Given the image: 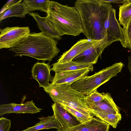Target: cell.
Wrapping results in <instances>:
<instances>
[{"instance_id": "obj_1", "label": "cell", "mask_w": 131, "mask_h": 131, "mask_svg": "<svg viewBox=\"0 0 131 131\" xmlns=\"http://www.w3.org/2000/svg\"><path fill=\"white\" fill-rule=\"evenodd\" d=\"M74 7L80 14L82 33L87 39L99 41L106 40L104 24L110 10L113 7L111 4L100 0H77Z\"/></svg>"}, {"instance_id": "obj_2", "label": "cell", "mask_w": 131, "mask_h": 131, "mask_svg": "<svg viewBox=\"0 0 131 131\" xmlns=\"http://www.w3.org/2000/svg\"><path fill=\"white\" fill-rule=\"evenodd\" d=\"M57 40L42 32H33L8 50L14 53L15 57L26 56L38 60L50 62L60 52Z\"/></svg>"}, {"instance_id": "obj_3", "label": "cell", "mask_w": 131, "mask_h": 131, "mask_svg": "<svg viewBox=\"0 0 131 131\" xmlns=\"http://www.w3.org/2000/svg\"><path fill=\"white\" fill-rule=\"evenodd\" d=\"M46 17L50 24L61 36H79L82 32L80 14L75 8L50 1Z\"/></svg>"}, {"instance_id": "obj_4", "label": "cell", "mask_w": 131, "mask_h": 131, "mask_svg": "<svg viewBox=\"0 0 131 131\" xmlns=\"http://www.w3.org/2000/svg\"><path fill=\"white\" fill-rule=\"evenodd\" d=\"M71 83L56 85L50 83L43 89L54 103L65 105L85 115L93 117L86 105V96L72 89Z\"/></svg>"}, {"instance_id": "obj_5", "label": "cell", "mask_w": 131, "mask_h": 131, "mask_svg": "<svg viewBox=\"0 0 131 131\" xmlns=\"http://www.w3.org/2000/svg\"><path fill=\"white\" fill-rule=\"evenodd\" d=\"M124 64L116 62L107 67L94 74L80 78L72 83L71 87L74 90L85 96L89 95L101 85L121 72Z\"/></svg>"}, {"instance_id": "obj_6", "label": "cell", "mask_w": 131, "mask_h": 131, "mask_svg": "<svg viewBox=\"0 0 131 131\" xmlns=\"http://www.w3.org/2000/svg\"><path fill=\"white\" fill-rule=\"evenodd\" d=\"M0 49L10 48L30 33L28 26L7 27L0 30Z\"/></svg>"}, {"instance_id": "obj_7", "label": "cell", "mask_w": 131, "mask_h": 131, "mask_svg": "<svg viewBox=\"0 0 131 131\" xmlns=\"http://www.w3.org/2000/svg\"><path fill=\"white\" fill-rule=\"evenodd\" d=\"M106 38L109 46L113 42L119 41L123 47L126 48L124 29L116 17V10L112 7L110 10L104 24Z\"/></svg>"}, {"instance_id": "obj_8", "label": "cell", "mask_w": 131, "mask_h": 131, "mask_svg": "<svg viewBox=\"0 0 131 131\" xmlns=\"http://www.w3.org/2000/svg\"><path fill=\"white\" fill-rule=\"evenodd\" d=\"M109 46L105 39L96 43L74 58L73 62L91 64L97 63L104 49Z\"/></svg>"}, {"instance_id": "obj_9", "label": "cell", "mask_w": 131, "mask_h": 131, "mask_svg": "<svg viewBox=\"0 0 131 131\" xmlns=\"http://www.w3.org/2000/svg\"><path fill=\"white\" fill-rule=\"evenodd\" d=\"M42 110L36 107L32 100L20 104L11 103L0 105V115L12 113L35 114Z\"/></svg>"}, {"instance_id": "obj_10", "label": "cell", "mask_w": 131, "mask_h": 131, "mask_svg": "<svg viewBox=\"0 0 131 131\" xmlns=\"http://www.w3.org/2000/svg\"><path fill=\"white\" fill-rule=\"evenodd\" d=\"M100 41L85 39H80L69 50L63 53L56 62L61 64L71 61L77 56Z\"/></svg>"}, {"instance_id": "obj_11", "label": "cell", "mask_w": 131, "mask_h": 131, "mask_svg": "<svg viewBox=\"0 0 131 131\" xmlns=\"http://www.w3.org/2000/svg\"><path fill=\"white\" fill-rule=\"evenodd\" d=\"M51 70L49 63L38 62L34 64L31 69L32 76L33 79L38 82L40 87L44 88L49 85V82L51 80Z\"/></svg>"}, {"instance_id": "obj_12", "label": "cell", "mask_w": 131, "mask_h": 131, "mask_svg": "<svg viewBox=\"0 0 131 131\" xmlns=\"http://www.w3.org/2000/svg\"><path fill=\"white\" fill-rule=\"evenodd\" d=\"M110 126L99 118L93 117L85 123L71 127L61 128L55 131H108Z\"/></svg>"}, {"instance_id": "obj_13", "label": "cell", "mask_w": 131, "mask_h": 131, "mask_svg": "<svg viewBox=\"0 0 131 131\" xmlns=\"http://www.w3.org/2000/svg\"><path fill=\"white\" fill-rule=\"evenodd\" d=\"M89 69H85L75 71L55 73L51 84L54 85L72 83L80 78L87 76Z\"/></svg>"}, {"instance_id": "obj_14", "label": "cell", "mask_w": 131, "mask_h": 131, "mask_svg": "<svg viewBox=\"0 0 131 131\" xmlns=\"http://www.w3.org/2000/svg\"><path fill=\"white\" fill-rule=\"evenodd\" d=\"M104 99L99 102H91L85 101L90 110L120 113L119 108L115 103L110 93L104 92Z\"/></svg>"}, {"instance_id": "obj_15", "label": "cell", "mask_w": 131, "mask_h": 131, "mask_svg": "<svg viewBox=\"0 0 131 131\" xmlns=\"http://www.w3.org/2000/svg\"><path fill=\"white\" fill-rule=\"evenodd\" d=\"M51 107L53 113V115L60 124L62 128L71 127L81 123L59 104L54 103L52 104Z\"/></svg>"}, {"instance_id": "obj_16", "label": "cell", "mask_w": 131, "mask_h": 131, "mask_svg": "<svg viewBox=\"0 0 131 131\" xmlns=\"http://www.w3.org/2000/svg\"><path fill=\"white\" fill-rule=\"evenodd\" d=\"M28 14L35 20L38 28L44 34L57 40L62 39L61 36L49 23L46 17H42L38 13L29 12Z\"/></svg>"}, {"instance_id": "obj_17", "label": "cell", "mask_w": 131, "mask_h": 131, "mask_svg": "<svg viewBox=\"0 0 131 131\" xmlns=\"http://www.w3.org/2000/svg\"><path fill=\"white\" fill-rule=\"evenodd\" d=\"M40 121L34 126L27 128L21 131H37L43 129L56 128L60 129L61 126L53 115L47 117L42 116L38 117Z\"/></svg>"}, {"instance_id": "obj_18", "label": "cell", "mask_w": 131, "mask_h": 131, "mask_svg": "<svg viewBox=\"0 0 131 131\" xmlns=\"http://www.w3.org/2000/svg\"><path fill=\"white\" fill-rule=\"evenodd\" d=\"M93 65L91 64L78 62L72 61L61 64L56 62L51 65L52 67L51 68V70L55 73H57L88 69L92 71L93 69Z\"/></svg>"}, {"instance_id": "obj_19", "label": "cell", "mask_w": 131, "mask_h": 131, "mask_svg": "<svg viewBox=\"0 0 131 131\" xmlns=\"http://www.w3.org/2000/svg\"><path fill=\"white\" fill-rule=\"evenodd\" d=\"M30 11L25 3L22 2L16 4L0 14V21L7 18L19 17L23 18L26 15L28 14Z\"/></svg>"}, {"instance_id": "obj_20", "label": "cell", "mask_w": 131, "mask_h": 131, "mask_svg": "<svg viewBox=\"0 0 131 131\" xmlns=\"http://www.w3.org/2000/svg\"><path fill=\"white\" fill-rule=\"evenodd\" d=\"M93 116H95L116 128L117 124L121 120L122 116L120 113H114L102 111L90 110Z\"/></svg>"}, {"instance_id": "obj_21", "label": "cell", "mask_w": 131, "mask_h": 131, "mask_svg": "<svg viewBox=\"0 0 131 131\" xmlns=\"http://www.w3.org/2000/svg\"><path fill=\"white\" fill-rule=\"evenodd\" d=\"M119 6V24L125 28L131 18V0H124Z\"/></svg>"}, {"instance_id": "obj_22", "label": "cell", "mask_w": 131, "mask_h": 131, "mask_svg": "<svg viewBox=\"0 0 131 131\" xmlns=\"http://www.w3.org/2000/svg\"><path fill=\"white\" fill-rule=\"evenodd\" d=\"M30 12L38 10L48 13L50 1L48 0H24Z\"/></svg>"}, {"instance_id": "obj_23", "label": "cell", "mask_w": 131, "mask_h": 131, "mask_svg": "<svg viewBox=\"0 0 131 131\" xmlns=\"http://www.w3.org/2000/svg\"><path fill=\"white\" fill-rule=\"evenodd\" d=\"M59 105L68 112L74 117L81 123H84L88 122L93 117L85 115L78 111L65 105Z\"/></svg>"}, {"instance_id": "obj_24", "label": "cell", "mask_w": 131, "mask_h": 131, "mask_svg": "<svg viewBox=\"0 0 131 131\" xmlns=\"http://www.w3.org/2000/svg\"><path fill=\"white\" fill-rule=\"evenodd\" d=\"M104 98V92L99 93L96 90L86 96L85 101L91 102H97L102 101Z\"/></svg>"}, {"instance_id": "obj_25", "label": "cell", "mask_w": 131, "mask_h": 131, "mask_svg": "<svg viewBox=\"0 0 131 131\" xmlns=\"http://www.w3.org/2000/svg\"><path fill=\"white\" fill-rule=\"evenodd\" d=\"M124 32L126 48L131 50V18L126 27L123 28Z\"/></svg>"}, {"instance_id": "obj_26", "label": "cell", "mask_w": 131, "mask_h": 131, "mask_svg": "<svg viewBox=\"0 0 131 131\" xmlns=\"http://www.w3.org/2000/svg\"><path fill=\"white\" fill-rule=\"evenodd\" d=\"M11 126L10 119L4 117L0 118V131H9Z\"/></svg>"}, {"instance_id": "obj_27", "label": "cell", "mask_w": 131, "mask_h": 131, "mask_svg": "<svg viewBox=\"0 0 131 131\" xmlns=\"http://www.w3.org/2000/svg\"><path fill=\"white\" fill-rule=\"evenodd\" d=\"M22 0H9L7 2L1 9L0 13H1L13 6L19 3H20Z\"/></svg>"}, {"instance_id": "obj_28", "label": "cell", "mask_w": 131, "mask_h": 131, "mask_svg": "<svg viewBox=\"0 0 131 131\" xmlns=\"http://www.w3.org/2000/svg\"><path fill=\"white\" fill-rule=\"evenodd\" d=\"M124 0H100L103 2L106 3H122Z\"/></svg>"}, {"instance_id": "obj_29", "label": "cell", "mask_w": 131, "mask_h": 131, "mask_svg": "<svg viewBox=\"0 0 131 131\" xmlns=\"http://www.w3.org/2000/svg\"><path fill=\"white\" fill-rule=\"evenodd\" d=\"M128 62L127 65V67L129 69L130 73V81L131 82V52L130 55L128 57Z\"/></svg>"}]
</instances>
